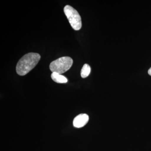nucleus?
Masks as SVG:
<instances>
[{
	"instance_id": "1",
	"label": "nucleus",
	"mask_w": 151,
	"mask_h": 151,
	"mask_svg": "<svg viewBox=\"0 0 151 151\" xmlns=\"http://www.w3.org/2000/svg\"><path fill=\"white\" fill-rule=\"evenodd\" d=\"M40 58V55L37 53L29 52L25 55L19 60L17 64V73L22 76L25 75L35 67Z\"/></svg>"
},
{
	"instance_id": "2",
	"label": "nucleus",
	"mask_w": 151,
	"mask_h": 151,
	"mask_svg": "<svg viewBox=\"0 0 151 151\" xmlns=\"http://www.w3.org/2000/svg\"><path fill=\"white\" fill-rule=\"evenodd\" d=\"M73 63V60L71 58L63 57L52 61L50 65V69L52 72L61 74L69 70Z\"/></svg>"
},
{
	"instance_id": "3",
	"label": "nucleus",
	"mask_w": 151,
	"mask_h": 151,
	"mask_svg": "<svg viewBox=\"0 0 151 151\" xmlns=\"http://www.w3.org/2000/svg\"><path fill=\"white\" fill-rule=\"evenodd\" d=\"M64 12L67 17L70 25L75 30H79L82 26L81 17L78 12L69 5L65 6Z\"/></svg>"
},
{
	"instance_id": "4",
	"label": "nucleus",
	"mask_w": 151,
	"mask_h": 151,
	"mask_svg": "<svg viewBox=\"0 0 151 151\" xmlns=\"http://www.w3.org/2000/svg\"><path fill=\"white\" fill-rule=\"evenodd\" d=\"M89 120V116L87 114H80L74 118L73 121V126L76 128H82L87 124Z\"/></svg>"
},
{
	"instance_id": "5",
	"label": "nucleus",
	"mask_w": 151,
	"mask_h": 151,
	"mask_svg": "<svg viewBox=\"0 0 151 151\" xmlns=\"http://www.w3.org/2000/svg\"><path fill=\"white\" fill-rule=\"evenodd\" d=\"M52 79L58 83H67L68 79L64 76L56 72H52L51 75Z\"/></svg>"
},
{
	"instance_id": "6",
	"label": "nucleus",
	"mask_w": 151,
	"mask_h": 151,
	"mask_svg": "<svg viewBox=\"0 0 151 151\" xmlns=\"http://www.w3.org/2000/svg\"><path fill=\"white\" fill-rule=\"evenodd\" d=\"M91 71V68L88 64H85L83 65L81 71V76L83 78L87 77L89 75Z\"/></svg>"
},
{
	"instance_id": "7",
	"label": "nucleus",
	"mask_w": 151,
	"mask_h": 151,
	"mask_svg": "<svg viewBox=\"0 0 151 151\" xmlns=\"http://www.w3.org/2000/svg\"><path fill=\"white\" fill-rule=\"evenodd\" d=\"M148 73L149 75H150L151 76V68L148 70Z\"/></svg>"
}]
</instances>
